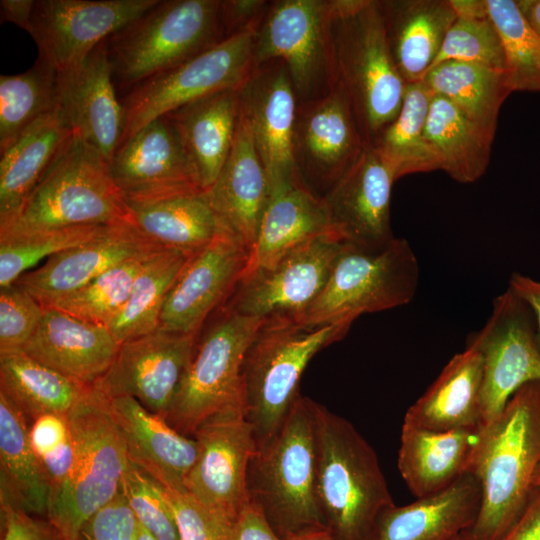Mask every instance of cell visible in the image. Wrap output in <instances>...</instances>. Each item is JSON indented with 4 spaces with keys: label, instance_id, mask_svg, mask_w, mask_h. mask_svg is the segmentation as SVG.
<instances>
[{
    "label": "cell",
    "instance_id": "cell-1",
    "mask_svg": "<svg viewBox=\"0 0 540 540\" xmlns=\"http://www.w3.org/2000/svg\"><path fill=\"white\" fill-rule=\"evenodd\" d=\"M539 464L540 381H534L481 428L471 467L481 488L480 508L461 540H498L524 509Z\"/></svg>",
    "mask_w": 540,
    "mask_h": 540
},
{
    "label": "cell",
    "instance_id": "cell-2",
    "mask_svg": "<svg viewBox=\"0 0 540 540\" xmlns=\"http://www.w3.org/2000/svg\"><path fill=\"white\" fill-rule=\"evenodd\" d=\"M332 87L346 96L366 144L396 117L406 83L389 49L379 1L332 0Z\"/></svg>",
    "mask_w": 540,
    "mask_h": 540
},
{
    "label": "cell",
    "instance_id": "cell-3",
    "mask_svg": "<svg viewBox=\"0 0 540 540\" xmlns=\"http://www.w3.org/2000/svg\"><path fill=\"white\" fill-rule=\"evenodd\" d=\"M316 491L329 540H371L394 505L377 454L351 422L312 400Z\"/></svg>",
    "mask_w": 540,
    "mask_h": 540
},
{
    "label": "cell",
    "instance_id": "cell-4",
    "mask_svg": "<svg viewBox=\"0 0 540 540\" xmlns=\"http://www.w3.org/2000/svg\"><path fill=\"white\" fill-rule=\"evenodd\" d=\"M247 486L250 500L281 539L327 532L316 491L311 398L300 394L277 432L256 448Z\"/></svg>",
    "mask_w": 540,
    "mask_h": 540
},
{
    "label": "cell",
    "instance_id": "cell-5",
    "mask_svg": "<svg viewBox=\"0 0 540 540\" xmlns=\"http://www.w3.org/2000/svg\"><path fill=\"white\" fill-rule=\"evenodd\" d=\"M353 322L306 327L293 318L265 319L242 365L244 417L257 447L280 428L300 395L301 376L322 349L341 340Z\"/></svg>",
    "mask_w": 540,
    "mask_h": 540
},
{
    "label": "cell",
    "instance_id": "cell-6",
    "mask_svg": "<svg viewBox=\"0 0 540 540\" xmlns=\"http://www.w3.org/2000/svg\"><path fill=\"white\" fill-rule=\"evenodd\" d=\"M221 0H158L105 40L120 98L221 42Z\"/></svg>",
    "mask_w": 540,
    "mask_h": 540
},
{
    "label": "cell",
    "instance_id": "cell-7",
    "mask_svg": "<svg viewBox=\"0 0 540 540\" xmlns=\"http://www.w3.org/2000/svg\"><path fill=\"white\" fill-rule=\"evenodd\" d=\"M67 418L74 460L46 518L66 540H78L84 524L121 491L129 458L108 399L93 385Z\"/></svg>",
    "mask_w": 540,
    "mask_h": 540
},
{
    "label": "cell",
    "instance_id": "cell-8",
    "mask_svg": "<svg viewBox=\"0 0 540 540\" xmlns=\"http://www.w3.org/2000/svg\"><path fill=\"white\" fill-rule=\"evenodd\" d=\"M109 161L72 134L60 155L29 196L18 218L0 239L33 232L129 221Z\"/></svg>",
    "mask_w": 540,
    "mask_h": 540
},
{
    "label": "cell",
    "instance_id": "cell-9",
    "mask_svg": "<svg viewBox=\"0 0 540 540\" xmlns=\"http://www.w3.org/2000/svg\"><path fill=\"white\" fill-rule=\"evenodd\" d=\"M418 281L417 257L406 239L375 246L344 242L321 293L294 320L306 327L353 322L408 304Z\"/></svg>",
    "mask_w": 540,
    "mask_h": 540
},
{
    "label": "cell",
    "instance_id": "cell-10",
    "mask_svg": "<svg viewBox=\"0 0 540 540\" xmlns=\"http://www.w3.org/2000/svg\"><path fill=\"white\" fill-rule=\"evenodd\" d=\"M265 319L224 307L197 340L192 359L173 398L167 422L193 437L209 419L243 412L242 365L248 347Z\"/></svg>",
    "mask_w": 540,
    "mask_h": 540
},
{
    "label": "cell",
    "instance_id": "cell-11",
    "mask_svg": "<svg viewBox=\"0 0 540 540\" xmlns=\"http://www.w3.org/2000/svg\"><path fill=\"white\" fill-rule=\"evenodd\" d=\"M259 25L223 39L124 94L120 98L124 109L121 142L152 120L188 103L221 91L238 89L255 67L254 48Z\"/></svg>",
    "mask_w": 540,
    "mask_h": 540
},
{
    "label": "cell",
    "instance_id": "cell-12",
    "mask_svg": "<svg viewBox=\"0 0 540 540\" xmlns=\"http://www.w3.org/2000/svg\"><path fill=\"white\" fill-rule=\"evenodd\" d=\"M332 0L270 1L256 35L254 63L282 61L298 103L332 88L329 25Z\"/></svg>",
    "mask_w": 540,
    "mask_h": 540
},
{
    "label": "cell",
    "instance_id": "cell-13",
    "mask_svg": "<svg viewBox=\"0 0 540 540\" xmlns=\"http://www.w3.org/2000/svg\"><path fill=\"white\" fill-rule=\"evenodd\" d=\"M344 241L328 232L243 276L222 306L260 318H296L324 288Z\"/></svg>",
    "mask_w": 540,
    "mask_h": 540
},
{
    "label": "cell",
    "instance_id": "cell-14",
    "mask_svg": "<svg viewBox=\"0 0 540 540\" xmlns=\"http://www.w3.org/2000/svg\"><path fill=\"white\" fill-rule=\"evenodd\" d=\"M474 344L483 358V426L496 419L513 394L527 383L540 381V349L534 315L511 289L493 302L489 319L476 333Z\"/></svg>",
    "mask_w": 540,
    "mask_h": 540
},
{
    "label": "cell",
    "instance_id": "cell-15",
    "mask_svg": "<svg viewBox=\"0 0 540 540\" xmlns=\"http://www.w3.org/2000/svg\"><path fill=\"white\" fill-rule=\"evenodd\" d=\"M158 0H36L30 36L37 59L56 73L81 63L99 44Z\"/></svg>",
    "mask_w": 540,
    "mask_h": 540
},
{
    "label": "cell",
    "instance_id": "cell-16",
    "mask_svg": "<svg viewBox=\"0 0 540 540\" xmlns=\"http://www.w3.org/2000/svg\"><path fill=\"white\" fill-rule=\"evenodd\" d=\"M346 96L337 87L299 102L293 134V157L303 183L324 197L366 147Z\"/></svg>",
    "mask_w": 540,
    "mask_h": 540
},
{
    "label": "cell",
    "instance_id": "cell-17",
    "mask_svg": "<svg viewBox=\"0 0 540 540\" xmlns=\"http://www.w3.org/2000/svg\"><path fill=\"white\" fill-rule=\"evenodd\" d=\"M197 340L198 335L160 328L126 340L93 386L107 398L133 397L166 419Z\"/></svg>",
    "mask_w": 540,
    "mask_h": 540
},
{
    "label": "cell",
    "instance_id": "cell-18",
    "mask_svg": "<svg viewBox=\"0 0 540 540\" xmlns=\"http://www.w3.org/2000/svg\"><path fill=\"white\" fill-rule=\"evenodd\" d=\"M196 460L186 478L187 493L208 509L235 520L250 501L247 475L257 445L243 412L219 414L193 436Z\"/></svg>",
    "mask_w": 540,
    "mask_h": 540
},
{
    "label": "cell",
    "instance_id": "cell-19",
    "mask_svg": "<svg viewBox=\"0 0 540 540\" xmlns=\"http://www.w3.org/2000/svg\"><path fill=\"white\" fill-rule=\"evenodd\" d=\"M250 251L225 226L203 249L190 256L172 286L159 328L198 335L241 280Z\"/></svg>",
    "mask_w": 540,
    "mask_h": 540
},
{
    "label": "cell",
    "instance_id": "cell-20",
    "mask_svg": "<svg viewBox=\"0 0 540 540\" xmlns=\"http://www.w3.org/2000/svg\"><path fill=\"white\" fill-rule=\"evenodd\" d=\"M238 95L267 173L269 193L302 181L293 157L298 99L285 64L273 60L256 65L238 88Z\"/></svg>",
    "mask_w": 540,
    "mask_h": 540
},
{
    "label": "cell",
    "instance_id": "cell-21",
    "mask_svg": "<svg viewBox=\"0 0 540 540\" xmlns=\"http://www.w3.org/2000/svg\"><path fill=\"white\" fill-rule=\"evenodd\" d=\"M109 165L125 201L148 202L203 192L166 116L121 142Z\"/></svg>",
    "mask_w": 540,
    "mask_h": 540
},
{
    "label": "cell",
    "instance_id": "cell-22",
    "mask_svg": "<svg viewBox=\"0 0 540 540\" xmlns=\"http://www.w3.org/2000/svg\"><path fill=\"white\" fill-rule=\"evenodd\" d=\"M57 109L73 134L110 162L122 139L124 109L112 78L105 41L81 63L57 73Z\"/></svg>",
    "mask_w": 540,
    "mask_h": 540
},
{
    "label": "cell",
    "instance_id": "cell-23",
    "mask_svg": "<svg viewBox=\"0 0 540 540\" xmlns=\"http://www.w3.org/2000/svg\"><path fill=\"white\" fill-rule=\"evenodd\" d=\"M164 247L144 236L132 222L111 225L95 239L59 252L16 282L42 306L61 299L127 260Z\"/></svg>",
    "mask_w": 540,
    "mask_h": 540
},
{
    "label": "cell",
    "instance_id": "cell-24",
    "mask_svg": "<svg viewBox=\"0 0 540 540\" xmlns=\"http://www.w3.org/2000/svg\"><path fill=\"white\" fill-rule=\"evenodd\" d=\"M393 171L371 145L323 197L333 230L344 242L381 245L394 235L391 229Z\"/></svg>",
    "mask_w": 540,
    "mask_h": 540
},
{
    "label": "cell",
    "instance_id": "cell-25",
    "mask_svg": "<svg viewBox=\"0 0 540 540\" xmlns=\"http://www.w3.org/2000/svg\"><path fill=\"white\" fill-rule=\"evenodd\" d=\"M107 399L124 437L129 461L165 489L187 492L185 481L198 453L196 439L180 433L133 397Z\"/></svg>",
    "mask_w": 540,
    "mask_h": 540
},
{
    "label": "cell",
    "instance_id": "cell-26",
    "mask_svg": "<svg viewBox=\"0 0 540 540\" xmlns=\"http://www.w3.org/2000/svg\"><path fill=\"white\" fill-rule=\"evenodd\" d=\"M43 307V318L22 351L67 377L93 385L111 365L120 343L107 326Z\"/></svg>",
    "mask_w": 540,
    "mask_h": 540
},
{
    "label": "cell",
    "instance_id": "cell-27",
    "mask_svg": "<svg viewBox=\"0 0 540 540\" xmlns=\"http://www.w3.org/2000/svg\"><path fill=\"white\" fill-rule=\"evenodd\" d=\"M204 193L223 225L250 251L269 199V181L242 112L229 156Z\"/></svg>",
    "mask_w": 540,
    "mask_h": 540
},
{
    "label": "cell",
    "instance_id": "cell-28",
    "mask_svg": "<svg viewBox=\"0 0 540 540\" xmlns=\"http://www.w3.org/2000/svg\"><path fill=\"white\" fill-rule=\"evenodd\" d=\"M480 501L479 482L467 473L438 492L386 508L371 540H456L474 523Z\"/></svg>",
    "mask_w": 540,
    "mask_h": 540
},
{
    "label": "cell",
    "instance_id": "cell-29",
    "mask_svg": "<svg viewBox=\"0 0 540 540\" xmlns=\"http://www.w3.org/2000/svg\"><path fill=\"white\" fill-rule=\"evenodd\" d=\"M240 113L238 89H231L164 115L173 126L203 192L214 184L229 156Z\"/></svg>",
    "mask_w": 540,
    "mask_h": 540
},
{
    "label": "cell",
    "instance_id": "cell-30",
    "mask_svg": "<svg viewBox=\"0 0 540 540\" xmlns=\"http://www.w3.org/2000/svg\"><path fill=\"white\" fill-rule=\"evenodd\" d=\"M480 431H436L403 421L397 466L411 493L433 494L470 473Z\"/></svg>",
    "mask_w": 540,
    "mask_h": 540
},
{
    "label": "cell",
    "instance_id": "cell-31",
    "mask_svg": "<svg viewBox=\"0 0 540 540\" xmlns=\"http://www.w3.org/2000/svg\"><path fill=\"white\" fill-rule=\"evenodd\" d=\"M482 382L483 358L469 342L409 407L403 421L436 431L480 429L483 427Z\"/></svg>",
    "mask_w": 540,
    "mask_h": 540
},
{
    "label": "cell",
    "instance_id": "cell-32",
    "mask_svg": "<svg viewBox=\"0 0 540 540\" xmlns=\"http://www.w3.org/2000/svg\"><path fill=\"white\" fill-rule=\"evenodd\" d=\"M393 62L406 84L422 81L456 18L448 0L379 1Z\"/></svg>",
    "mask_w": 540,
    "mask_h": 540
},
{
    "label": "cell",
    "instance_id": "cell-33",
    "mask_svg": "<svg viewBox=\"0 0 540 540\" xmlns=\"http://www.w3.org/2000/svg\"><path fill=\"white\" fill-rule=\"evenodd\" d=\"M328 232L335 231L324 198L302 181L271 190L243 276Z\"/></svg>",
    "mask_w": 540,
    "mask_h": 540
},
{
    "label": "cell",
    "instance_id": "cell-34",
    "mask_svg": "<svg viewBox=\"0 0 540 540\" xmlns=\"http://www.w3.org/2000/svg\"><path fill=\"white\" fill-rule=\"evenodd\" d=\"M73 132L56 109L25 131L0 159V231L19 216Z\"/></svg>",
    "mask_w": 540,
    "mask_h": 540
},
{
    "label": "cell",
    "instance_id": "cell-35",
    "mask_svg": "<svg viewBox=\"0 0 540 540\" xmlns=\"http://www.w3.org/2000/svg\"><path fill=\"white\" fill-rule=\"evenodd\" d=\"M30 423L0 392V502L47 517L53 486L29 437Z\"/></svg>",
    "mask_w": 540,
    "mask_h": 540
},
{
    "label": "cell",
    "instance_id": "cell-36",
    "mask_svg": "<svg viewBox=\"0 0 540 540\" xmlns=\"http://www.w3.org/2000/svg\"><path fill=\"white\" fill-rule=\"evenodd\" d=\"M125 202L130 221L144 236L189 257L208 245L224 227L204 192Z\"/></svg>",
    "mask_w": 540,
    "mask_h": 540
},
{
    "label": "cell",
    "instance_id": "cell-37",
    "mask_svg": "<svg viewBox=\"0 0 540 540\" xmlns=\"http://www.w3.org/2000/svg\"><path fill=\"white\" fill-rule=\"evenodd\" d=\"M91 386L57 372L22 350L0 353V392L29 423L45 414L67 415Z\"/></svg>",
    "mask_w": 540,
    "mask_h": 540
},
{
    "label": "cell",
    "instance_id": "cell-38",
    "mask_svg": "<svg viewBox=\"0 0 540 540\" xmlns=\"http://www.w3.org/2000/svg\"><path fill=\"white\" fill-rule=\"evenodd\" d=\"M425 133L440 170L452 179L472 183L485 173L495 134L447 99L433 94Z\"/></svg>",
    "mask_w": 540,
    "mask_h": 540
},
{
    "label": "cell",
    "instance_id": "cell-39",
    "mask_svg": "<svg viewBox=\"0 0 540 540\" xmlns=\"http://www.w3.org/2000/svg\"><path fill=\"white\" fill-rule=\"evenodd\" d=\"M470 119L495 134L500 108L512 93L504 70L448 61L431 68L422 80Z\"/></svg>",
    "mask_w": 540,
    "mask_h": 540
},
{
    "label": "cell",
    "instance_id": "cell-40",
    "mask_svg": "<svg viewBox=\"0 0 540 540\" xmlns=\"http://www.w3.org/2000/svg\"><path fill=\"white\" fill-rule=\"evenodd\" d=\"M433 93L423 82L406 84L396 117L369 145L389 165L397 179L412 173L440 170L426 137V122Z\"/></svg>",
    "mask_w": 540,
    "mask_h": 540
},
{
    "label": "cell",
    "instance_id": "cell-41",
    "mask_svg": "<svg viewBox=\"0 0 540 540\" xmlns=\"http://www.w3.org/2000/svg\"><path fill=\"white\" fill-rule=\"evenodd\" d=\"M189 256L161 249L144 262L127 302L108 328L119 343L159 328L166 298Z\"/></svg>",
    "mask_w": 540,
    "mask_h": 540
},
{
    "label": "cell",
    "instance_id": "cell-42",
    "mask_svg": "<svg viewBox=\"0 0 540 540\" xmlns=\"http://www.w3.org/2000/svg\"><path fill=\"white\" fill-rule=\"evenodd\" d=\"M57 109V73L37 59L27 71L0 76V153Z\"/></svg>",
    "mask_w": 540,
    "mask_h": 540
},
{
    "label": "cell",
    "instance_id": "cell-43",
    "mask_svg": "<svg viewBox=\"0 0 540 540\" xmlns=\"http://www.w3.org/2000/svg\"><path fill=\"white\" fill-rule=\"evenodd\" d=\"M485 5L501 40L512 92H540V37L522 15L517 1L485 0Z\"/></svg>",
    "mask_w": 540,
    "mask_h": 540
},
{
    "label": "cell",
    "instance_id": "cell-44",
    "mask_svg": "<svg viewBox=\"0 0 540 540\" xmlns=\"http://www.w3.org/2000/svg\"><path fill=\"white\" fill-rule=\"evenodd\" d=\"M450 2L456 18L448 29L431 68L443 62L459 61L505 71L501 40L488 16L485 0Z\"/></svg>",
    "mask_w": 540,
    "mask_h": 540
},
{
    "label": "cell",
    "instance_id": "cell-45",
    "mask_svg": "<svg viewBox=\"0 0 540 540\" xmlns=\"http://www.w3.org/2000/svg\"><path fill=\"white\" fill-rule=\"evenodd\" d=\"M151 254L108 269L82 288L48 306L80 320L108 327L127 302L135 278Z\"/></svg>",
    "mask_w": 540,
    "mask_h": 540
},
{
    "label": "cell",
    "instance_id": "cell-46",
    "mask_svg": "<svg viewBox=\"0 0 540 540\" xmlns=\"http://www.w3.org/2000/svg\"><path fill=\"white\" fill-rule=\"evenodd\" d=\"M109 226L57 228L0 239V288L14 284L41 260L97 238Z\"/></svg>",
    "mask_w": 540,
    "mask_h": 540
},
{
    "label": "cell",
    "instance_id": "cell-47",
    "mask_svg": "<svg viewBox=\"0 0 540 540\" xmlns=\"http://www.w3.org/2000/svg\"><path fill=\"white\" fill-rule=\"evenodd\" d=\"M121 491L138 523L157 540H180L165 488L129 461Z\"/></svg>",
    "mask_w": 540,
    "mask_h": 540
},
{
    "label": "cell",
    "instance_id": "cell-48",
    "mask_svg": "<svg viewBox=\"0 0 540 540\" xmlns=\"http://www.w3.org/2000/svg\"><path fill=\"white\" fill-rule=\"evenodd\" d=\"M31 445L53 486V497L66 480L74 460L67 415L45 414L30 423Z\"/></svg>",
    "mask_w": 540,
    "mask_h": 540
},
{
    "label": "cell",
    "instance_id": "cell-49",
    "mask_svg": "<svg viewBox=\"0 0 540 540\" xmlns=\"http://www.w3.org/2000/svg\"><path fill=\"white\" fill-rule=\"evenodd\" d=\"M43 314L42 304L22 287L0 288V353L22 350Z\"/></svg>",
    "mask_w": 540,
    "mask_h": 540
},
{
    "label": "cell",
    "instance_id": "cell-50",
    "mask_svg": "<svg viewBox=\"0 0 540 540\" xmlns=\"http://www.w3.org/2000/svg\"><path fill=\"white\" fill-rule=\"evenodd\" d=\"M166 490L180 540H228L234 521L214 512L187 492Z\"/></svg>",
    "mask_w": 540,
    "mask_h": 540
},
{
    "label": "cell",
    "instance_id": "cell-51",
    "mask_svg": "<svg viewBox=\"0 0 540 540\" xmlns=\"http://www.w3.org/2000/svg\"><path fill=\"white\" fill-rule=\"evenodd\" d=\"M78 540H138V521L122 491L84 524Z\"/></svg>",
    "mask_w": 540,
    "mask_h": 540
},
{
    "label": "cell",
    "instance_id": "cell-52",
    "mask_svg": "<svg viewBox=\"0 0 540 540\" xmlns=\"http://www.w3.org/2000/svg\"><path fill=\"white\" fill-rule=\"evenodd\" d=\"M1 540H66L46 518L0 502Z\"/></svg>",
    "mask_w": 540,
    "mask_h": 540
},
{
    "label": "cell",
    "instance_id": "cell-53",
    "mask_svg": "<svg viewBox=\"0 0 540 540\" xmlns=\"http://www.w3.org/2000/svg\"><path fill=\"white\" fill-rule=\"evenodd\" d=\"M269 2L263 0H221L220 16L224 37L227 38L261 23Z\"/></svg>",
    "mask_w": 540,
    "mask_h": 540
},
{
    "label": "cell",
    "instance_id": "cell-54",
    "mask_svg": "<svg viewBox=\"0 0 540 540\" xmlns=\"http://www.w3.org/2000/svg\"><path fill=\"white\" fill-rule=\"evenodd\" d=\"M228 540H283L271 528L260 508L249 501L230 530Z\"/></svg>",
    "mask_w": 540,
    "mask_h": 540
},
{
    "label": "cell",
    "instance_id": "cell-55",
    "mask_svg": "<svg viewBox=\"0 0 540 540\" xmlns=\"http://www.w3.org/2000/svg\"><path fill=\"white\" fill-rule=\"evenodd\" d=\"M498 540H540V487H534L519 517Z\"/></svg>",
    "mask_w": 540,
    "mask_h": 540
},
{
    "label": "cell",
    "instance_id": "cell-56",
    "mask_svg": "<svg viewBox=\"0 0 540 540\" xmlns=\"http://www.w3.org/2000/svg\"><path fill=\"white\" fill-rule=\"evenodd\" d=\"M509 289L531 309L535 318L536 337L540 349V280L514 273L510 277Z\"/></svg>",
    "mask_w": 540,
    "mask_h": 540
},
{
    "label": "cell",
    "instance_id": "cell-57",
    "mask_svg": "<svg viewBox=\"0 0 540 540\" xmlns=\"http://www.w3.org/2000/svg\"><path fill=\"white\" fill-rule=\"evenodd\" d=\"M35 0H1L2 22L13 23L30 34Z\"/></svg>",
    "mask_w": 540,
    "mask_h": 540
},
{
    "label": "cell",
    "instance_id": "cell-58",
    "mask_svg": "<svg viewBox=\"0 0 540 540\" xmlns=\"http://www.w3.org/2000/svg\"><path fill=\"white\" fill-rule=\"evenodd\" d=\"M517 5L531 28L540 37V0H519Z\"/></svg>",
    "mask_w": 540,
    "mask_h": 540
},
{
    "label": "cell",
    "instance_id": "cell-59",
    "mask_svg": "<svg viewBox=\"0 0 540 540\" xmlns=\"http://www.w3.org/2000/svg\"><path fill=\"white\" fill-rule=\"evenodd\" d=\"M292 540H329V537L327 535V532H318L304 535Z\"/></svg>",
    "mask_w": 540,
    "mask_h": 540
},
{
    "label": "cell",
    "instance_id": "cell-60",
    "mask_svg": "<svg viewBox=\"0 0 540 540\" xmlns=\"http://www.w3.org/2000/svg\"><path fill=\"white\" fill-rule=\"evenodd\" d=\"M138 540H157V539L138 523Z\"/></svg>",
    "mask_w": 540,
    "mask_h": 540
},
{
    "label": "cell",
    "instance_id": "cell-61",
    "mask_svg": "<svg viewBox=\"0 0 540 540\" xmlns=\"http://www.w3.org/2000/svg\"><path fill=\"white\" fill-rule=\"evenodd\" d=\"M534 487H540V464L537 468L535 478H534Z\"/></svg>",
    "mask_w": 540,
    "mask_h": 540
},
{
    "label": "cell",
    "instance_id": "cell-62",
    "mask_svg": "<svg viewBox=\"0 0 540 540\" xmlns=\"http://www.w3.org/2000/svg\"><path fill=\"white\" fill-rule=\"evenodd\" d=\"M456 540H461V538H460V537H458V538H457Z\"/></svg>",
    "mask_w": 540,
    "mask_h": 540
}]
</instances>
